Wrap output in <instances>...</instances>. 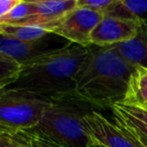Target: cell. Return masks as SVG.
Here are the masks:
<instances>
[{
    "mask_svg": "<svg viewBox=\"0 0 147 147\" xmlns=\"http://www.w3.org/2000/svg\"><path fill=\"white\" fill-rule=\"evenodd\" d=\"M114 122L122 130L147 147V111L139 106L116 103L110 109Z\"/></svg>",
    "mask_w": 147,
    "mask_h": 147,
    "instance_id": "10",
    "label": "cell"
},
{
    "mask_svg": "<svg viewBox=\"0 0 147 147\" xmlns=\"http://www.w3.org/2000/svg\"><path fill=\"white\" fill-rule=\"evenodd\" d=\"M31 14L26 20L16 25H28L51 29L67 13L77 7L78 0H31ZM11 25V24H10Z\"/></svg>",
    "mask_w": 147,
    "mask_h": 147,
    "instance_id": "9",
    "label": "cell"
},
{
    "mask_svg": "<svg viewBox=\"0 0 147 147\" xmlns=\"http://www.w3.org/2000/svg\"><path fill=\"white\" fill-rule=\"evenodd\" d=\"M94 110L91 105L76 96L53 100L41 120L31 130L63 147H89V137L84 123L87 114Z\"/></svg>",
    "mask_w": 147,
    "mask_h": 147,
    "instance_id": "3",
    "label": "cell"
},
{
    "mask_svg": "<svg viewBox=\"0 0 147 147\" xmlns=\"http://www.w3.org/2000/svg\"><path fill=\"white\" fill-rule=\"evenodd\" d=\"M121 103L132 106H145L147 105V91L139 89L138 87L130 83L126 97Z\"/></svg>",
    "mask_w": 147,
    "mask_h": 147,
    "instance_id": "17",
    "label": "cell"
},
{
    "mask_svg": "<svg viewBox=\"0 0 147 147\" xmlns=\"http://www.w3.org/2000/svg\"><path fill=\"white\" fill-rule=\"evenodd\" d=\"M71 45L69 40L53 32L31 41H20L0 35V53L11 57L22 65L63 51Z\"/></svg>",
    "mask_w": 147,
    "mask_h": 147,
    "instance_id": "5",
    "label": "cell"
},
{
    "mask_svg": "<svg viewBox=\"0 0 147 147\" xmlns=\"http://www.w3.org/2000/svg\"><path fill=\"white\" fill-rule=\"evenodd\" d=\"M23 65L11 57L0 53V91L11 87L17 82Z\"/></svg>",
    "mask_w": 147,
    "mask_h": 147,
    "instance_id": "14",
    "label": "cell"
},
{
    "mask_svg": "<svg viewBox=\"0 0 147 147\" xmlns=\"http://www.w3.org/2000/svg\"><path fill=\"white\" fill-rule=\"evenodd\" d=\"M139 107H141V108L145 109V110H146V111H147V105H145V106H139Z\"/></svg>",
    "mask_w": 147,
    "mask_h": 147,
    "instance_id": "23",
    "label": "cell"
},
{
    "mask_svg": "<svg viewBox=\"0 0 147 147\" xmlns=\"http://www.w3.org/2000/svg\"><path fill=\"white\" fill-rule=\"evenodd\" d=\"M89 147H106V146H104L103 144H100V143H98V142H95V141L91 140V143H90V145H89Z\"/></svg>",
    "mask_w": 147,
    "mask_h": 147,
    "instance_id": "22",
    "label": "cell"
},
{
    "mask_svg": "<svg viewBox=\"0 0 147 147\" xmlns=\"http://www.w3.org/2000/svg\"><path fill=\"white\" fill-rule=\"evenodd\" d=\"M114 1L115 0H78L77 6L92 9L105 15L113 5Z\"/></svg>",
    "mask_w": 147,
    "mask_h": 147,
    "instance_id": "18",
    "label": "cell"
},
{
    "mask_svg": "<svg viewBox=\"0 0 147 147\" xmlns=\"http://www.w3.org/2000/svg\"><path fill=\"white\" fill-rule=\"evenodd\" d=\"M135 69L114 45H91L76 77L75 96L94 109H111L124 101Z\"/></svg>",
    "mask_w": 147,
    "mask_h": 147,
    "instance_id": "1",
    "label": "cell"
},
{
    "mask_svg": "<svg viewBox=\"0 0 147 147\" xmlns=\"http://www.w3.org/2000/svg\"><path fill=\"white\" fill-rule=\"evenodd\" d=\"M31 9H32L31 0H20V2L6 16L0 18V24H19L30 16Z\"/></svg>",
    "mask_w": 147,
    "mask_h": 147,
    "instance_id": "15",
    "label": "cell"
},
{
    "mask_svg": "<svg viewBox=\"0 0 147 147\" xmlns=\"http://www.w3.org/2000/svg\"><path fill=\"white\" fill-rule=\"evenodd\" d=\"M49 33V31L36 26L0 24V35H4L20 41L36 40L45 37Z\"/></svg>",
    "mask_w": 147,
    "mask_h": 147,
    "instance_id": "13",
    "label": "cell"
},
{
    "mask_svg": "<svg viewBox=\"0 0 147 147\" xmlns=\"http://www.w3.org/2000/svg\"><path fill=\"white\" fill-rule=\"evenodd\" d=\"M51 101L24 89L9 87L0 91V132L33 129Z\"/></svg>",
    "mask_w": 147,
    "mask_h": 147,
    "instance_id": "4",
    "label": "cell"
},
{
    "mask_svg": "<svg viewBox=\"0 0 147 147\" xmlns=\"http://www.w3.org/2000/svg\"><path fill=\"white\" fill-rule=\"evenodd\" d=\"M89 137L106 147H144L135 138L98 111H91L84 118Z\"/></svg>",
    "mask_w": 147,
    "mask_h": 147,
    "instance_id": "7",
    "label": "cell"
},
{
    "mask_svg": "<svg viewBox=\"0 0 147 147\" xmlns=\"http://www.w3.org/2000/svg\"><path fill=\"white\" fill-rule=\"evenodd\" d=\"M88 53L89 47L73 43L35 59L23 65L20 77L11 87L28 90L49 100L75 96L76 77Z\"/></svg>",
    "mask_w": 147,
    "mask_h": 147,
    "instance_id": "2",
    "label": "cell"
},
{
    "mask_svg": "<svg viewBox=\"0 0 147 147\" xmlns=\"http://www.w3.org/2000/svg\"><path fill=\"white\" fill-rule=\"evenodd\" d=\"M0 147H32L27 131L0 132Z\"/></svg>",
    "mask_w": 147,
    "mask_h": 147,
    "instance_id": "16",
    "label": "cell"
},
{
    "mask_svg": "<svg viewBox=\"0 0 147 147\" xmlns=\"http://www.w3.org/2000/svg\"><path fill=\"white\" fill-rule=\"evenodd\" d=\"M19 2L20 0H1L0 1V18L6 16Z\"/></svg>",
    "mask_w": 147,
    "mask_h": 147,
    "instance_id": "21",
    "label": "cell"
},
{
    "mask_svg": "<svg viewBox=\"0 0 147 147\" xmlns=\"http://www.w3.org/2000/svg\"><path fill=\"white\" fill-rule=\"evenodd\" d=\"M141 21L104 15L91 35L92 45L111 47L133 39L137 35Z\"/></svg>",
    "mask_w": 147,
    "mask_h": 147,
    "instance_id": "8",
    "label": "cell"
},
{
    "mask_svg": "<svg viewBox=\"0 0 147 147\" xmlns=\"http://www.w3.org/2000/svg\"><path fill=\"white\" fill-rule=\"evenodd\" d=\"M105 15L147 22V0H115Z\"/></svg>",
    "mask_w": 147,
    "mask_h": 147,
    "instance_id": "12",
    "label": "cell"
},
{
    "mask_svg": "<svg viewBox=\"0 0 147 147\" xmlns=\"http://www.w3.org/2000/svg\"><path fill=\"white\" fill-rule=\"evenodd\" d=\"M104 15L84 7H78L59 20L51 32L63 37L69 42L90 47L91 35Z\"/></svg>",
    "mask_w": 147,
    "mask_h": 147,
    "instance_id": "6",
    "label": "cell"
},
{
    "mask_svg": "<svg viewBox=\"0 0 147 147\" xmlns=\"http://www.w3.org/2000/svg\"><path fill=\"white\" fill-rule=\"evenodd\" d=\"M130 83L138 87L139 89L147 91V69L142 67H136L132 77L130 79Z\"/></svg>",
    "mask_w": 147,
    "mask_h": 147,
    "instance_id": "19",
    "label": "cell"
},
{
    "mask_svg": "<svg viewBox=\"0 0 147 147\" xmlns=\"http://www.w3.org/2000/svg\"><path fill=\"white\" fill-rule=\"evenodd\" d=\"M123 57L135 67L147 69V22H141L133 39L114 45Z\"/></svg>",
    "mask_w": 147,
    "mask_h": 147,
    "instance_id": "11",
    "label": "cell"
},
{
    "mask_svg": "<svg viewBox=\"0 0 147 147\" xmlns=\"http://www.w3.org/2000/svg\"><path fill=\"white\" fill-rule=\"evenodd\" d=\"M27 133L29 135V139H30L32 147H63L47 137L40 136V135L35 134L30 131H27Z\"/></svg>",
    "mask_w": 147,
    "mask_h": 147,
    "instance_id": "20",
    "label": "cell"
}]
</instances>
